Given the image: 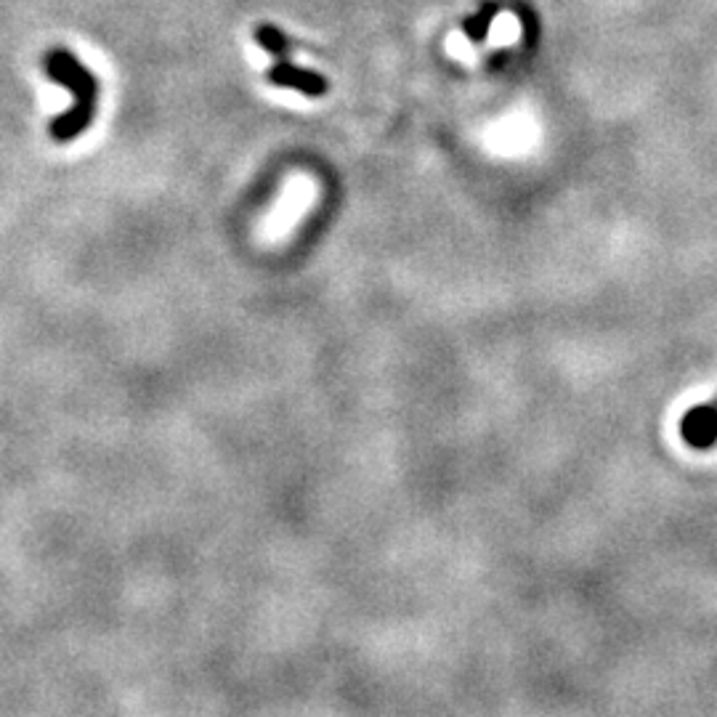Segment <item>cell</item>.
I'll return each mask as SVG.
<instances>
[{"mask_svg":"<svg viewBox=\"0 0 717 717\" xmlns=\"http://www.w3.org/2000/svg\"><path fill=\"white\" fill-rule=\"evenodd\" d=\"M43 67L48 78L67 88L72 96V107L48 125V133L56 144H70L91 128L93 117L99 112V80L67 48H51L43 59Z\"/></svg>","mask_w":717,"mask_h":717,"instance_id":"1","label":"cell"},{"mask_svg":"<svg viewBox=\"0 0 717 717\" xmlns=\"http://www.w3.org/2000/svg\"><path fill=\"white\" fill-rule=\"evenodd\" d=\"M680 436L691 449H712L717 444V399L688 409L680 420Z\"/></svg>","mask_w":717,"mask_h":717,"instance_id":"2","label":"cell"},{"mask_svg":"<svg viewBox=\"0 0 717 717\" xmlns=\"http://www.w3.org/2000/svg\"><path fill=\"white\" fill-rule=\"evenodd\" d=\"M269 80L274 85H285V88H295V91L309 93V96H319V93L327 91V85L319 75L309 70H298L293 64L279 62L274 70L269 72Z\"/></svg>","mask_w":717,"mask_h":717,"instance_id":"3","label":"cell"}]
</instances>
